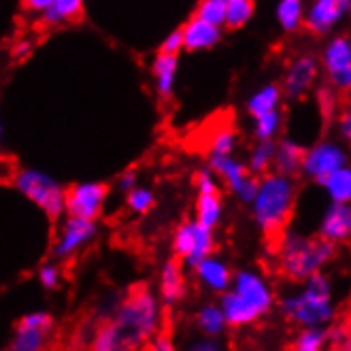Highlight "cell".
I'll list each match as a JSON object with an SVG mask.
<instances>
[{
    "label": "cell",
    "mask_w": 351,
    "mask_h": 351,
    "mask_svg": "<svg viewBox=\"0 0 351 351\" xmlns=\"http://www.w3.org/2000/svg\"><path fill=\"white\" fill-rule=\"evenodd\" d=\"M219 306L230 328H247L273 311L275 292L264 275L243 268L232 273L228 290L219 294Z\"/></svg>",
    "instance_id": "6da1fadb"
},
{
    "label": "cell",
    "mask_w": 351,
    "mask_h": 351,
    "mask_svg": "<svg viewBox=\"0 0 351 351\" xmlns=\"http://www.w3.org/2000/svg\"><path fill=\"white\" fill-rule=\"evenodd\" d=\"M296 181L283 173H264L258 177V190L252 204V217L266 237H281L296 206Z\"/></svg>",
    "instance_id": "7a4b0ae2"
},
{
    "label": "cell",
    "mask_w": 351,
    "mask_h": 351,
    "mask_svg": "<svg viewBox=\"0 0 351 351\" xmlns=\"http://www.w3.org/2000/svg\"><path fill=\"white\" fill-rule=\"evenodd\" d=\"M304 287L296 294L283 296L279 300L281 313L302 326H330L337 317V306L332 298V283L322 271L308 275Z\"/></svg>",
    "instance_id": "3957f363"
},
{
    "label": "cell",
    "mask_w": 351,
    "mask_h": 351,
    "mask_svg": "<svg viewBox=\"0 0 351 351\" xmlns=\"http://www.w3.org/2000/svg\"><path fill=\"white\" fill-rule=\"evenodd\" d=\"M113 322L119 326L123 339H126V349H134L152 341L162 322V306L158 296L145 285L134 287L119 306Z\"/></svg>",
    "instance_id": "277c9868"
},
{
    "label": "cell",
    "mask_w": 351,
    "mask_h": 351,
    "mask_svg": "<svg viewBox=\"0 0 351 351\" xmlns=\"http://www.w3.org/2000/svg\"><path fill=\"white\" fill-rule=\"evenodd\" d=\"M337 256V245L324 239L283 234L279 243V266L292 281H304L308 275L324 271Z\"/></svg>",
    "instance_id": "5b68a950"
},
{
    "label": "cell",
    "mask_w": 351,
    "mask_h": 351,
    "mask_svg": "<svg viewBox=\"0 0 351 351\" xmlns=\"http://www.w3.org/2000/svg\"><path fill=\"white\" fill-rule=\"evenodd\" d=\"M15 188L22 192L30 202H34L40 211L49 219H60L64 215V196L66 190L47 173L34 171V169H22L13 177Z\"/></svg>",
    "instance_id": "8992f818"
},
{
    "label": "cell",
    "mask_w": 351,
    "mask_h": 351,
    "mask_svg": "<svg viewBox=\"0 0 351 351\" xmlns=\"http://www.w3.org/2000/svg\"><path fill=\"white\" fill-rule=\"evenodd\" d=\"M173 254L185 266L194 268L202 258L215 254V234L196 219H188L177 226L173 234Z\"/></svg>",
    "instance_id": "52a82bcc"
},
{
    "label": "cell",
    "mask_w": 351,
    "mask_h": 351,
    "mask_svg": "<svg viewBox=\"0 0 351 351\" xmlns=\"http://www.w3.org/2000/svg\"><path fill=\"white\" fill-rule=\"evenodd\" d=\"M109 198V185L100 181H84L75 183L66 190L64 196V215L81 217V219H98L105 211Z\"/></svg>",
    "instance_id": "ba28073f"
},
{
    "label": "cell",
    "mask_w": 351,
    "mask_h": 351,
    "mask_svg": "<svg viewBox=\"0 0 351 351\" xmlns=\"http://www.w3.org/2000/svg\"><path fill=\"white\" fill-rule=\"evenodd\" d=\"M209 169L217 175V179H223V183L228 185V190L245 204H250L256 196L258 190V177L247 171V167L232 158V154L226 156H209Z\"/></svg>",
    "instance_id": "9c48e42d"
},
{
    "label": "cell",
    "mask_w": 351,
    "mask_h": 351,
    "mask_svg": "<svg viewBox=\"0 0 351 351\" xmlns=\"http://www.w3.org/2000/svg\"><path fill=\"white\" fill-rule=\"evenodd\" d=\"M347 164V149L335 141H319L313 147L304 149L300 173L315 183H322L332 171Z\"/></svg>",
    "instance_id": "30bf717a"
},
{
    "label": "cell",
    "mask_w": 351,
    "mask_h": 351,
    "mask_svg": "<svg viewBox=\"0 0 351 351\" xmlns=\"http://www.w3.org/2000/svg\"><path fill=\"white\" fill-rule=\"evenodd\" d=\"M96 234H98V226L94 219H81V217L66 215L53 241L51 254L58 260L73 258L75 254L84 250V247H88L96 239Z\"/></svg>",
    "instance_id": "8fae6325"
},
{
    "label": "cell",
    "mask_w": 351,
    "mask_h": 351,
    "mask_svg": "<svg viewBox=\"0 0 351 351\" xmlns=\"http://www.w3.org/2000/svg\"><path fill=\"white\" fill-rule=\"evenodd\" d=\"M324 71L337 90H349L351 86V40L347 34H337L326 43L322 53Z\"/></svg>",
    "instance_id": "7c38bea8"
},
{
    "label": "cell",
    "mask_w": 351,
    "mask_h": 351,
    "mask_svg": "<svg viewBox=\"0 0 351 351\" xmlns=\"http://www.w3.org/2000/svg\"><path fill=\"white\" fill-rule=\"evenodd\" d=\"M349 9L351 0H313L304 11L302 28H306L315 36H324L343 22L349 15Z\"/></svg>",
    "instance_id": "4fadbf2b"
},
{
    "label": "cell",
    "mask_w": 351,
    "mask_h": 351,
    "mask_svg": "<svg viewBox=\"0 0 351 351\" xmlns=\"http://www.w3.org/2000/svg\"><path fill=\"white\" fill-rule=\"evenodd\" d=\"M317 73H319V62L315 56H308V53H302V56H296L290 66L285 71V77H283V96L287 98H302L308 94V90L313 88L315 79H317Z\"/></svg>",
    "instance_id": "5bb4252c"
},
{
    "label": "cell",
    "mask_w": 351,
    "mask_h": 351,
    "mask_svg": "<svg viewBox=\"0 0 351 351\" xmlns=\"http://www.w3.org/2000/svg\"><path fill=\"white\" fill-rule=\"evenodd\" d=\"M221 30L219 26H213L209 22H204L200 17H190L188 22L181 28L183 36V51H209L221 43Z\"/></svg>",
    "instance_id": "9a60e30c"
},
{
    "label": "cell",
    "mask_w": 351,
    "mask_h": 351,
    "mask_svg": "<svg viewBox=\"0 0 351 351\" xmlns=\"http://www.w3.org/2000/svg\"><path fill=\"white\" fill-rule=\"evenodd\" d=\"M351 237V206L349 202H332L319 221V239L335 245L347 243Z\"/></svg>",
    "instance_id": "2e32d148"
},
{
    "label": "cell",
    "mask_w": 351,
    "mask_h": 351,
    "mask_svg": "<svg viewBox=\"0 0 351 351\" xmlns=\"http://www.w3.org/2000/svg\"><path fill=\"white\" fill-rule=\"evenodd\" d=\"M194 273H196V279L202 287H206V290H211L215 294H221L223 290H228L234 271L223 258L209 254L194 266Z\"/></svg>",
    "instance_id": "e0dca14e"
},
{
    "label": "cell",
    "mask_w": 351,
    "mask_h": 351,
    "mask_svg": "<svg viewBox=\"0 0 351 351\" xmlns=\"http://www.w3.org/2000/svg\"><path fill=\"white\" fill-rule=\"evenodd\" d=\"M188 296V283H185L183 268L177 260H169L160 271V298L164 304H177Z\"/></svg>",
    "instance_id": "ac0fdd59"
},
{
    "label": "cell",
    "mask_w": 351,
    "mask_h": 351,
    "mask_svg": "<svg viewBox=\"0 0 351 351\" xmlns=\"http://www.w3.org/2000/svg\"><path fill=\"white\" fill-rule=\"evenodd\" d=\"M177 69H179V56L173 53H160L154 58L152 64V75L156 79V92L160 98L169 100L175 92V79H177Z\"/></svg>",
    "instance_id": "d6986e66"
},
{
    "label": "cell",
    "mask_w": 351,
    "mask_h": 351,
    "mask_svg": "<svg viewBox=\"0 0 351 351\" xmlns=\"http://www.w3.org/2000/svg\"><path fill=\"white\" fill-rule=\"evenodd\" d=\"M302 156H304V147L300 145V143L290 141V138H283V141L275 143L273 167H275L277 173L294 177L296 173H300Z\"/></svg>",
    "instance_id": "ffe728a7"
},
{
    "label": "cell",
    "mask_w": 351,
    "mask_h": 351,
    "mask_svg": "<svg viewBox=\"0 0 351 351\" xmlns=\"http://www.w3.org/2000/svg\"><path fill=\"white\" fill-rule=\"evenodd\" d=\"M223 215V202L219 192L213 194H198L196 204H194V219L202 223L204 228L215 230Z\"/></svg>",
    "instance_id": "44dd1931"
},
{
    "label": "cell",
    "mask_w": 351,
    "mask_h": 351,
    "mask_svg": "<svg viewBox=\"0 0 351 351\" xmlns=\"http://www.w3.org/2000/svg\"><path fill=\"white\" fill-rule=\"evenodd\" d=\"M281 100H283V90L277 84H266L264 88H260L258 92H254L247 100V113L252 117L268 113L273 109L281 107Z\"/></svg>",
    "instance_id": "7402d4cb"
},
{
    "label": "cell",
    "mask_w": 351,
    "mask_h": 351,
    "mask_svg": "<svg viewBox=\"0 0 351 351\" xmlns=\"http://www.w3.org/2000/svg\"><path fill=\"white\" fill-rule=\"evenodd\" d=\"M84 3L86 0H53L51 7L40 15H43V22L47 26L77 22V19L84 15Z\"/></svg>",
    "instance_id": "603a6c76"
},
{
    "label": "cell",
    "mask_w": 351,
    "mask_h": 351,
    "mask_svg": "<svg viewBox=\"0 0 351 351\" xmlns=\"http://www.w3.org/2000/svg\"><path fill=\"white\" fill-rule=\"evenodd\" d=\"M319 185L332 202H351V169L347 164L324 177Z\"/></svg>",
    "instance_id": "cb8c5ba5"
},
{
    "label": "cell",
    "mask_w": 351,
    "mask_h": 351,
    "mask_svg": "<svg viewBox=\"0 0 351 351\" xmlns=\"http://www.w3.org/2000/svg\"><path fill=\"white\" fill-rule=\"evenodd\" d=\"M196 328L204 337H221L226 332V317H223V311L219 304H204L198 308L196 313Z\"/></svg>",
    "instance_id": "d4e9b609"
},
{
    "label": "cell",
    "mask_w": 351,
    "mask_h": 351,
    "mask_svg": "<svg viewBox=\"0 0 351 351\" xmlns=\"http://www.w3.org/2000/svg\"><path fill=\"white\" fill-rule=\"evenodd\" d=\"M304 22V0H279L277 5V24L283 32L294 34Z\"/></svg>",
    "instance_id": "484cf974"
},
{
    "label": "cell",
    "mask_w": 351,
    "mask_h": 351,
    "mask_svg": "<svg viewBox=\"0 0 351 351\" xmlns=\"http://www.w3.org/2000/svg\"><path fill=\"white\" fill-rule=\"evenodd\" d=\"M256 13V0H226V22L223 28L241 30L252 22Z\"/></svg>",
    "instance_id": "4316f807"
},
{
    "label": "cell",
    "mask_w": 351,
    "mask_h": 351,
    "mask_svg": "<svg viewBox=\"0 0 351 351\" xmlns=\"http://www.w3.org/2000/svg\"><path fill=\"white\" fill-rule=\"evenodd\" d=\"M47 335L49 332H45V330L17 324L11 349L13 351H40L47 345Z\"/></svg>",
    "instance_id": "83f0119b"
},
{
    "label": "cell",
    "mask_w": 351,
    "mask_h": 351,
    "mask_svg": "<svg viewBox=\"0 0 351 351\" xmlns=\"http://www.w3.org/2000/svg\"><path fill=\"white\" fill-rule=\"evenodd\" d=\"M328 326H302V330L296 335L292 349L296 351H322L328 347Z\"/></svg>",
    "instance_id": "f1b7e54d"
},
{
    "label": "cell",
    "mask_w": 351,
    "mask_h": 351,
    "mask_svg": "<svg viewBox=\"0 0 351 351\" xmlns=\"http://www.w3.org/2000/svg\"><path fill=\"white\" fill-rule=\"evenodd\" d=\"M275 143L277 141H258L256 147L252 149L250 162L245 164L247 171L252 175L260 177L273 169V158H275Z\"/></svg>",
    "instance_id": "f546056e"
},
{
    "label": "cell",
    "mask_w": 351,
    "mask_h": 351,
    "mask_svg": "<svg viewBox=\"0 0 351 351\" xmlns=\"http://www.w3.org/2000/svg\"><path fill=\"white\" fill-rule=\"evenodd\" d=\"M254 119V136L258 141H275L283 126V113L281 109H273L268 113L256 115Z\"/></svg>",
    "instance_id": "4dcf8cb0"
},
{
    "label": "cell",
    "mask_w": 351,
    "mask_h": 351,
    "mask_svg": "<svg viewBox=\"0 0 351 351\" xmlns=\"http://www.w3.org/2000/svg\"><path fill=\"white\" fill-rule=\"evenodd\" d=\"M92 349H96V351H119V349H126V339H123L119 326L115 322H109L105 326H100L96 337H94Z\"/></svg>",
    "instance_id": "1f68e13d"
},
{
    "label": "cell",
    "mask_w": 351,
    "mask_h": 351,
    "mask_svg": "<svg viewBox=\"0 0 351 351\" xmlns=\"http://www.w3.org/2000/svg\"><path fill=\"white\" fill-rule=\"evenodd\" d=\"M126 206H128L132 213H136V215L149 213L154 206H156V194H154V190L143 188V185L136 183L134 188H130L126 192Z\"/></svg>",
    "instance_id": "d6a6232c"
},
{
    "label": "cell",
    "mask_w": 351,
    "mask_h": 351,
    "mask_svg": "<svg viewBox=\"0 0 351 351\" xmlns=\"http://www.w3.org/2000/svg\"><path fill=\"white\" fill-rule=\"evenodd\" d=\"M194 15L204 19V22L213 24V26L223 28V22H226V0H200Z\"/></svg>",
    "instance_id": "836d02e7"
},
{
    "label": "cell",
    "mask_w": 351,
    "mask_h": 351,
    "mask_svg": "<svg viewBox=\"0 0 351 351\" xmlns=\"http://www.w3.org/2000/svg\"><path fill=\"white\" fill-rule=\"evenodd\" d=\"M237 149V134L230 128H221L211 136L209 143V152L215 156H226V154H232Z\"/></svg>",
    "instance_id": "e575fe53"
},
{
    "label": "cell",
    "mask_w": 351,
    "mask_h": 351,
    "mask_svg": "<svg viewBox=\"0 0 351 351\" xmlns=\"http://www.w3.org/2000/svg\"><path fill=\"white\" fill-rule=\"evenodd\" d=\"M38 283L45 287V290H58L62 283V273L56 264H43L38 268Z\"/></svg>",
    "instance_id": "d590c367"
},
{
    "label": "cell",
    "mask_w": 351,
    "mask_h": 351,
    "mask_svg": "<svg viewBox=\"0 0 351 351\" xmlns=\"http://www.w3.org/2000/svg\"><path fill=\"white\" fill-rule=\"evenodd\" d=\"M196 192L198 194H213V192H219V181H217V175L211 171V169H202L198 175H196Z\"/></svg>",
    "instance_id": "8d00e7d4"
},
{
    "label": "cell",
    "mask_w": 351,
    "mask_h": 351,
    "mask_svg": "<svg viewBox=\"0 0 351 351\" xmlns=\"http://www.w3.org/2000/svg\"><path fill=\"white\" fill-rule=\"evenodd\" d=\"M22 326H30V328H38V330H45V332H51V326H53V319L49 313L45 311H34V313H28L19 319Z\"/></svg>",
    "instance_id": "74e56055"
},
{
    "label": "cell",
    "mask_w": 351,
    "mask_h": 351,
    "mask_svg": "<svg viewBox=\"0 0 351 351\" xmlns=\"http://www.w3.org/2000/svg\"><path fill=\"white\" fill-rule=\"evenodd\" d=\"M158 51H160V53H173V56H179V53L183 51V36H181V28H179V30H173L167 38H164Z\"/></svg>",
    "instance_id": "f35d334b"
},
{
    "label": "cell",
    "mask_w": 351,
    "mask_h": 351,
    "mask_svg": "<svg viewBox=\"0 0 351 351\" xmlns=\"http://www.w3.org/2000/svg\"><path fill=\"white\" fill-rule=\"evenodd\" d=\"M190 349L192 351H219L221 349V343L217 337H204L198 339L196 343H190Z\"/></svg>",
    "instance_id": "ab89813d"
},
{
    "label": "cell",
    "mask_w": 351,
    "mask_h": 351,
    "mask_svg": "<svg viewBox=\"0 0 351 351\" xmlns=\"http://www.w3.org/2000/svg\"><path fill=\"white\" fill-rule=\"evenodd\" d=\"M136 181H138V175H136V171L128 169V171H123V173L119 175L117 188H119L121 192H128L130 188H134V185H136Z\"/></svg>",
    "instance_id": "60d3db41"
},
{
    "label": "cell",
    "mask_w": 351,
    "mask_h": 351,
    "mask_svg": "<svg viewBox=\"0 0 351 351\" xmlns=\"http://www.w3.org/2000/svg\"><path fill=\"white\" fill-rule=\"evenodd\" d=\"M152 347H154L156 351H173V349H175L171 337H167V335H158V332L152 337Z\"/></svg>",
    "instance_id": "b9f144b4"
},
{
    "label": "cell",
    "mask_w": 351,
    "mask_h": 351,
    "mask_svg": "<svg viewBox=\"0 0 351 351\" xmlns=\"http://www.w3.org/2000/svg\"><path fill=\"white\" fill-rule=\"evenodd\" d=\"M53 0H22V5L30 13H43L51 7Z\"/></svg>",
    "instance_id": "7bdbcfd3"
},
{
    "label": "cell",
    "mask_w": 351,
    "mask_h": 351,
    "mask_svg": "<svg viewBox=\"0 0 351 351\" xmlns=\"http://www.w3.org/2000/svg\"><path fill=\"white\" fill-rule=\"evenodd\" d=\"M337 128H339V134H341L343 141H349V138H351V115H349L347 111L339 117Z\"/></svg>",
    "instance_id": "ee69618b"
},
{
    "label": "cell",
    "mask_w": 351,
    "mask_h": 351,
    "mask_svg": "<svg viewBox=\"0 0 351 351\" xmlns=\"http://www.w3.org/2000/svg\"><path fill=\"white\" fill-rule=\"evenodd\" d=\"M30 49H32V43H30V40H19V43L15 45V58H24V56H28Z\"/></svg>",
    "instance_id": "f6af8a7d"
},
{
    "label": "cell",
    "mask_w": 351,
    "mask_h": 351,
    "mask_svg": "<svg viewBox=\"0 0 351 351\" xmlns=\"http://www.w3.org/2000/svg\"><path fill=\"white\" fill-rule=\"evenodd\" d=\"M0 141H3V123H0Z\"/></svg>",
    "instance_id": "bcb514c9"
},
{
    "label": "cell",
    "mask_w": 351,
    "mask_h": 351,
    "mask_svg": "<svg viewBox=\"0 0 351 351\" xmlns=\"http://www.w3.org/2000/svg\"><path fill=\"white\" fill-rule=\"evenodd\" d=\"M0 162H3V156H0Z\"/></svg>",
    "instance_id": "7dc6e473"
}]
</instances>
